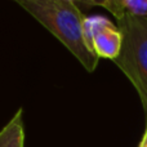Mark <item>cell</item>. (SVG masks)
Here are the masks:
<instances>
[{"label": "cell", "mask_w": 147, "mask_h": 147, "mask_svg": "<svg viewBox=\"0 0 147 147\" xmlns=\"http://www.w3.org/2000/svg\"><path fill=\"white\" fill-rule=\"evenodd\" d=\"M25 130L22 121V109H20L9 123L0 130V147H23Z\"/></svg>", "instance_id": "4"}, {"label": "cell", "mask_w": 147, "mask_h": 147, "mask_svg": "<svg viewBox=\"0 0 147 147\" xmlns=\"http://www.w3.org/2000/svg\"><path fill=\"white\" fill-rule=\"evenodd\" d=\"M123 44V34L116 25H110L102 28L93 38L92 49L98 58L115 59L120 54Z\"/></svg>", "instance_id": "3"}, {"label": "cell", "mask_w": 147, "mask_h": 147, "mask_svg": "<svg viewBox=\"0 0 147 147\" xmlns=\"http://www.w3.org/2000/svg\"><path fill=\"white\" fill-rule=\"evenodd\" d=\"M140 147H147V128H146L145 136H143V140H142V142H141Z\"/></svg>", "instance_id": "7"}, {"label": "cell", "mask_w": 147, "mask_h": 147, "mask_svg": "<svg viewBox=\"0 0 147 147\" xmlns=\"http://www.w3.org/2000/svg\"><path fill=\"white\" fill-rule=\"evenodd\" d=\"M18 4L51 31L78 58L88 72L98 65V56L88 47L83 30L84 16L72 0H18Z\"/></svg>", "instance_id": "1"}, {"label": "cell", "mask_w": 147, "mask_h": 147, "mask_svg": "<svg viewBox=\"0 0 147 147\" xmlns=\"http://www.w3.org/2000/svg\"><path fill=\"white\" fill-rule=\"evenodd\" d=\"M112 25V22L109 18L103 17V16H90V17H84L83 23V30L84 36H85V41L88 47L92 49V41L93 38L102 30V28L107 27V26ZM93 51V49H92Z\"/></svg>", "instance_id": "5"}, {"label": "cell", "mask_w": 147, "mask_h": 147, "mask_svg": "<svg viewBox=\"0 0 147 147\" xmlns=\"http://www.w3.org/2000/svg\"><path fill=\"white\" fill-rule=\"evenodd\" d=\"M116 26L123 34V44L114 62L137 89L147 115V17L125 14Z\"/></svg>", "instance_id": "2"}, {"label": "cell", "mask_w": 147, "mask_h": 147, "mask_svg": "<svg viewBox=\"0 0 147 147\" xmlns=\"http://www.w3.org/2000/svg\"><path fill=\"white\" fill-rule=\"evenodd\" d=\"M125 13L133 17H147V0H123Z\"/></svg>", "instance_id": "6"}]
</instances>
